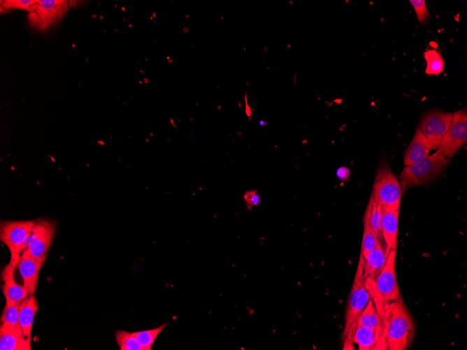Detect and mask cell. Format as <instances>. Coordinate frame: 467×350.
Masks as SVG:
<instances>
[{
    "instance_id": "obj_1",
    "label": "cell",
    "mask_w": 467,
    "mask_h": 350,
    "mask_svg": "<svg viewBox=\"0 0 467 350\" xmlns=\"http://www.w3.org/2000/svg\"><path fill=\"white\" fill-rule=\"evenodd\" d=\"M382 340L387 349L404 350L411 344L415 326L402 298L391 302L384 309Z\"/></svg>"
},
{
    "instance_id": "obj_2",
    "label": "cell",
    "mask_w": 467,
    "mask_h": 350,
    "mask_svg": "<svg viewBox=\"0 0 467 350\" xmlns=\"http://www.w3.org/2000/svg\"><path fill=\"white\" fill-rule=\"evenodd\" d=\"M396 251H389L385 264L378 275L373 279L366 278L365 280L366 289L381 318L387 305L402 298L396 276Z\"/></svg>"
},
{
    "instance_id": "obj_3",
    "label": "cell",
    "mask_w": 467,
    "mask_h": 350,
    "mask_svg": "<svg viewBox=\"0 0 467 350\" xmlns=\"http://www.w3.org/2000/svg\"><path fill=\"white\" fill-rule=\"evenodd\" d=\"M363 262L364 258L360 254L346 307L343 333V349H353L352 337L357 326V318L371 300V296L366 286Z\"/></svg>"
},
{
    "instance_id": "obj_4",
    "label": "cell",
    "mask_w": 467,
    "mask_h": 350,
    "mask_svg": "<svg viewBox=\"0 0 467 350\" xmlns=\"http://www.w3.org/2000/svg\"><path fill=\"white\" fill-rule=\"evenodd\" d=\"M450 161V158L436 150L422 160L405 166L398 176L402 191L429 182L447 166Z\"/></svg>"
},
{
    "instance_id": "obj_5",
    "label": "cell",
    "mask_w": 467,
    "mask_h": 350,
    "mask_svg": "<svg viewBox=\"0 0 467 350\" xmlns=\"http://www.w3.org/2000/svg\"><path fill=\"white\" fill-rule=\"evenodd\" d=\"M402 191L400 182L388 164L382 163L375 177L373 198L382 207L399 210Z\"/></svg>"
},
{
    "instance_id": "obj_6",
    "label": "cell",
    "mask_w": 467,
    "mask_h": 350,
    "mask_svg": "<svg viewBox=\"0 0 467 350\" xmlns=\"http://www.w3.org/2000/svg\"><path fill=\"white\" fill-rule=\"evenodd\" d=\"M67 10V1H36L28 11V22L34 29L44 31L62 20Z\"/></svg>"
},
{
    "instance_id": "obj_7",
    "label": "cell",
    "mask_w": 467,
    "mask_h": 350,
    "mask_svg": "<svg viewBox=\"0 0 467 350\" xmlns=\"http://www.w3.org/2000/svg\"><path fill=\"white\" fill-rule=\"evenodd\" d=\"M453 113L433 110L424 115L417 129L424 138L430 150L437 149L448 130Z\"/></svg>"
},
{
    "instance_id": "obj_8",
    "label": "cell",
    "mask_w": 467,
    "mask_h": 350,
    "mask_svg": "<svg viewBox=\"0 0 467 350\" xmlns=\"http://www.w3.org/2000/svg\"><path fill=\"white\" fill-rule=\"evenodd\" d=\"M35 220L2 221L0 240L10 254H20L26 248Z\"/></svg>"
},
{
    "instance_id": "obj_9",
    "label": "cell",
    "mask_w": 467,
    "mask_h": 350,
    "mask_svg": "<svg viewBox=\"0 0 467 350\" xmlns=\"http://www.w3.org/2000/svg\"><path fill=\"white\" fill-rule=\"evenodd\" d=\"M467 142V111L461 108L453 113L450 126L437 150L452 158Z\"/></svg>"
},
{
    "instance_id": "obj_10",
    "label": "cell",
    "mask_w": 467,
    "mask_h": 350,
    "mask_svg": "<svg viewBox=\"0 0 467 350\" xmlns=\"http://www.w3.org/2000/svg\"><path fill=\"white\" fill-rule=\"evenodd\" d=\"M55 234V225L53 221L43 219H36L24 250L37 258L47 255Z\"/></svg>"
},
{
    "instance_id": "obj_11",
    "label": "cell",
    "mask_w": 467,
    "mask_h": 350,
    "mask_svg": "<svg viewBox=\"0 0 467 350\" xmlns=\"http://www.w3.org/2000/svg\"><path fill=\"white\" fill-rule=\"evenodd\" d=\"M20 257V254H10L9 262L1 271L2 291L6 301L8 302H20L28 296L24 286L18 284L14 279V271Z\"/></svg>"
},
{
    "instance_id": "obj_12",
    "label": "cell",
    "mask_w": 467,
    "mask_h": 350,
    "mask_svg": "<svg viewBox=\"0 0 467 350\" xmlns=\"http://www.w3.org/2000/svg\"><path fill=\"white\" fill-rule=\"evenodd\" d=\"M47 255L41 257L31 256L26 250L20 255L17 267L28 296L34 295L38 280V274Z\"/></svg>"
},
{
    "instance_id": "obj_13",
    "label": "cell",
    "mask_w": 467,
    "mask_h": 350,
    "mask_svg": "<svg viewBox=\"0 0 467 350\" xmlns=\"http://www.w3.org/2000/svg\"><path fill=\"white\" fill-rule=\"evenodd\" d=\"M1 350H30L31 339L25 337L20 328L0 326Z\"/></svg>"
},
{
    "instance_id": "obj_14",
    "label": "cell",
    "mask_w": 467,
    "mask_h": 350,
    "mask_svg": "<svg viewBox=\"0 0 467 350\" xmlns=\"http://www.w3.org/2000/svg\"><path fill=\"white\" fill-rule=\"evenodd\" d=\"M398 210L382 207L381 233L387 245V252L396 251Z\"/></svg>"
},
{
    "instance_id": "obj_15",
    "label": "cell",
    "mask_w": 467,
    "mask_h": 350,
    "mask_svg": "<svg viewBox=\"0 0 467 350\" xmlns=\"http://www.w3.org/2000/svg\"><path fill=\"white\" fill-rule=\"evenodd\" d=\"M382 330L369 328L357 325L354 331L352 341L359 350L385 349L386 345L382 340Z\"/></svg>"
},
{
    "instance_id": "obj_16",
    "label": "cell",
    "mask_w": 467,
    "mask_h": 350,
    "mask_svg": "<svg viewBox=\"0 0 467 350\" xmlns=\"http://www.w3.org/2000/svg\"><path fill=\"white\" fill-rule=\"evenodd\" d=\"M38 310V302L34 295H29L20 302L18 321L24 335L31 339L32 325Z\"/></svg>"
},
{
    "instance_id": "obj_17",
    "label": "cell",
    "mask_w": 467,
    "mask_h": 350,
    "mask_svg": "<svg viewBox=\"0 0 467 350\" xmlns=\"http://www.w3.org/2000/svg\"><path fill=\"white\" fill-rule=\"evenodd\" d=\"M387 251H384L380 242L375 248L364 258L363 270L365 278L373 279L383 268L387 256Z\"/></svg>"
},
{
    "instance_id": "obj_18",
    "label": "cell",
    "mask_w": 467,
    "mask_h": 350,
    "mask_svg": "<svg viewBox=\"0 0 467 350\" xmlns=\"http://www.w3.org/2000/svg\"><path fill=\"white\" fill-rule=\"evenodd\" d=\"M429 148L427 143L417 129L413 138L403 154L405 166L415 163L429 155Z\"/></svg>"
},
{
    "instance_id": "obj_19",
    "label": "cell",
    "mask_w": 467,
    "mask_h": 350,
    "mask_svg": "<svg viewBox=\"0 0 467 350\" xmlns=\"http://www.w3.org/2000/svg\"><path fill=\"white\" fill-rule=\"evenodd\" d=\"M357 325L369 328L382 330V319L371 299L357 318Z\"/></svg>"
},
{
    "instance_id": "obj_20",
    "label": "cell",
    "mask_w": 467,
    "mask_h": 350,
    "mask_svg": "<svg viewBox=\"0 0 467 350\" xmlns=\"http://www.w3.org/2000/svg\"><path fill=\"white\" fill-rule=\"evenodd\" d=\"M382 207L379 205L372 196L367 205L364 213V219L368 221L371 228L375 232L378 238L382 236L381 233V219Z\"/></svg>"
},
{
    "instance_id": "obj_21",
    "label": "cell",
    "mask_w": 467,
    "mask_h": 350,
    "mask_svg": "<svg viewBox=\"0 0 467 350\" xmlns=\"http://www.w3.org/2000/svg\"><path fill=\"white\" fill-rule=\"evenodd\" d=\"M426 62L425 73L428 75H438L444 69V60L441 54L435 49H429L424 52Z\"/></svg>"
},
{
    "instance_id": "obj_22",
    "label": "cell",
    "mask_w": 467,
    "mask_h": 350,
    "mask_svg": "<svg viewBox=\"0 0 467 350\" xmlns=\"http://www.w3.org/2000/svg\"><path fill=\"white\" fill-rule=\"evenodd\" d=\"M167 324V323H164L153 329L133 332L142 350H151L156 337L166 328Z\"/></svg>"
},
{
    "instance_id": "obj_23",
    "label": "cell",
    "mask_w": 467,
    "mask_h": 350,
    "mask_svg": "<svg viewBox=\"0 0 467 350\" xmlns=\"http://www.w3.org/2000/svg\"><path fill=\"white\" fill-rule=\"evenodd\" d=\"M364 233L361 241V254L365 257L371 251H372L377 243L379 242L378 238L371 228L368 221L363 219Z\"/></svg>"
},
{
    "instance_id": "obj_24",
    "label": "cell",
    "mask_w": 467,
    "mask_h": 350,
    "mask_svg": "<svg viewBox=\"0 0 467 350\" xmlns=\"http://www.w3.org/2000/svg\"><path fill=\"white\" fill-rule=\"evenodd\" d=\"M20 302L6 301L1 315V323L20 328L18 321Z\"/></svg>"
},
{
    "instance_id": "obj_25",
    "label": "cell",
    "mask_w": 467,
    "mask_h": 350,
    "mask_svg": "<svg viewBox=\"0 0 467 350\" xmlns=\"http://www.w3.org/2000/svg\"><path fill=\"white\" fill-rule=\"evenodd\" d=\"M115 340L120 350H142L133 333L117 330Z\"/></svg>"
},
{
    "instance_id": "obj_26",
    "label": "cell",
    "mask_w": 467,
    "mask_h": 350,
    "mask_svg": "<svg viewBox=\"0 0 467 350\" xmlns=\"http://www.w3.org/2000/svg\"><path fill=\"white\" fill-rule=\"evenodd\" d=\"M409 2L413 7L417 18L420 24L426 22L429 17V13L424 0H410Z\"/></svg>"
},
{
    "instance_id": "obj_27",
    "label": "cell",
    "mask_w": 467,
    "mask_h": 350,
    "mask_svg": "<svg viewBox=\"0 0 467 350\" xmlns=\"http://www.w3.org/2000/svg\"><path fill=\"white\" fill-rule=\"evenodd\" d=\"M4 8H20L29 11L30 8L36 2L35 0H9L1 1Z\"/></svg>"
},
{
    "instance_id": "obj_28",
    "label": "cell",
    "mask_w": 467,
    "mask_h": 350,
    "mask_svg": "<svg viewBox=\"0 0 467 350\" xmlns=\"http://www.w3.org/2000/svg\"><path fill=\"white\" fill-rule=\"evenodd\" d=\"M243 199L250 210L261 203V197L256 190L246 191L243 194Z\"/></svg>"
},
{
    "instance_id": "obj_29",
    "label": "cell",
    "mask_w": 467,
    "mask_h": 350,
    "mask_svg": "<svg viewBox=\"0 0 467 350\" xmlns=\"http://www.w3.org/2000/svg\"><path fill=\"white\" fill-rule=\"evenodd\" d=\"M349 174H350V170L345 166L339 168L336 171L337 177L341 180L347 179L349 176Z\"/></svg>"
}]
</instances>
